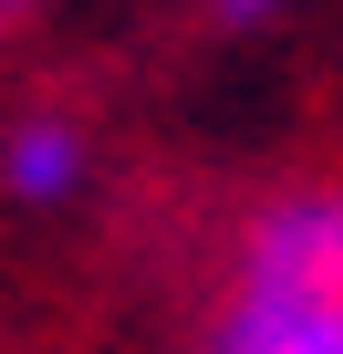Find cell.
Masks as SVG:
<instances>
[{"mask_svg": "<svg viewBox=\"0 0 343 354\" xmlns=\"http://www.w3.org/2000/svg\"><path fill=\"white\" fill-rule=\"evenodd\" d=\"M84 167H94V146H84V125H73V115H52V104L11 115V136H0V188H11L21 209L73 198V188H84Z\"/></svg>", "mask_w": 343, "mask_h": 354, "instance_id": "2", "label": "cell"}, {"mask_svg": "<svg viewBox=\"0 0 343 354\" xmlns=\"http://www.w3.org/2000/svg\"><path fill=\"white\" fill-rule=\"evenodd\" d=\"M208 354H343V177L281 188L239 230Z\"/></svg>", "mask_w": 343, "mask_h": 354, "instance_id": "1", "label": "cell"}, {"mask_svg": "<svg viewBox=\"0 0 343 354\" xmlns=\"http://www.w3.org/2000/svg\"><path fill=\"white\" fill-rule=\"evenodd\" d=\"M271 11H291V0H219V21H239V32H250V21H271Z\"/></svg>", "mask_w": 343, "mask_h": 354, "instance_id": "3", "label": "cell"}, {"mask_svg": "<svg viewBox=\"0 0 343 354\" xmlns=\"http://www.w3.org/2000/svg\"><path fill=\"white\" fill-rule=\"evenodd\" d=\"M11 11H32V0H0V21H11Z\"/></svg>", "mask_w": 343, "mask_h": 354, "instance_id": "4", "label": "cell"}]
</instances>
